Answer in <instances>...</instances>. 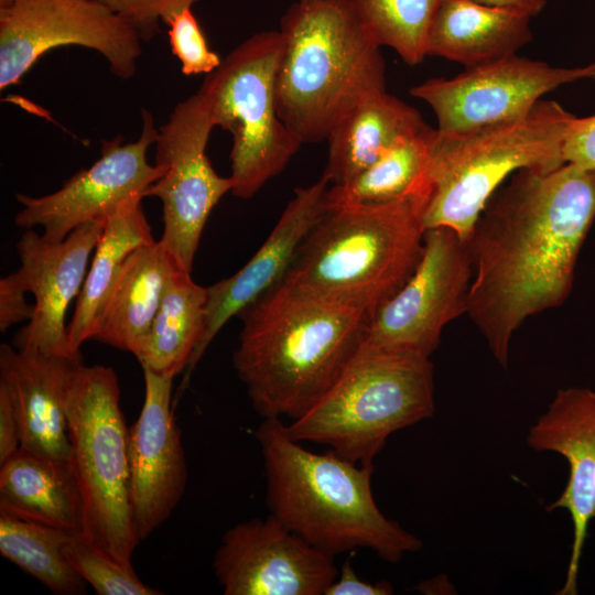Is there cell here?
I'll list each match as a JSON object with an SVG mask.
<instances>
[{
  "mask_svg": "<svg viewBox=\"0 0 595 595\" xmlns=\"http://www.w3.org/2000/svg\"><path fill=\"white\" fill-rule=\"evenodd\" d=\"M266 472V504L289 530L334 556L369 549L398 563L422 541L387 518L371 490L374 465L334 451L314 453L292 439L281 419H263L255 431Z\"/></svg>",
  "mask_w": 595,
  "mask_h": 595,
  "instance_id": "cell-3",
  "label": "cell"
},
{
  "mask_svg": "<svg viewBox=\"0 0 595 595\" xmlns=\"http://www.w3.org/2000/svg\"><path fill=\"white\" fill-rule=\"evenodd\" d=\"M64 552L73 569L99 595H160L145 585L132 565H123L96 548L80 533L69 537Z\"/></svg>",
  "mask_w": 595,
  "mask_h": 595,
  "instance_id": "cell-30",
  "label": "cell"
},
{
  "mask_svg": "<svg viewBox=\"0 0 595 595\" xmlns=\"http://www.w3.org/2000/svg\"><path fill=\"white\" fill-rule=\"evenodd\" d=\"M83 357L48 355L0 346V387L13 405L20 447L58 461H68L71 446L64 392L73 368Z\"/></svg>",
  "mask_w": 595,
  "mask_h": 595,
  "instance_id": "cell-20",
  "label": "cell"
},
{
  "mask_svg": "<svg viewBox=\"0 0 595 595\" xmlns=\"http://www.w3.org/2000/svg\"><path fill=\"white\" fill-rule=\"evenodd\" d=\"M0 511L82 533L83 505L69 461L19 447L0 464Z\"/></svg>",
  "mask_w": 595,
  "mask_h": 595,
  "instance_id": "cell-24",
  "label": "cell"
},
{
  "mask_svg": "<svg viewBox=\"0 0 595 595\" xmlns=\"http://www.w3.org/2000/svg\"><path fill=\"white\" fill-rule=\"evenodd\" d=\"M141 40L102 0H13L0 11V89L19 84L41 56L65 45L97 51L117 77L129 79Z\"/></svg>",
  "mask_w": 595,
  "mask_h": 595,
  "instance_id": "cell-10",
  "label": "cell"
},
{
  "mask_svg": "<svg viewBox=\"0 0 595 595\" xmlns=\"http://www.w3.org/2000/svg\"><path fill=\"white\" fill-rule=\"evenodd\" d=\"M69 464L83 505L85 539L123 565L140 543L130 505L128 437L117 374L78 363L64 392Z\"/></svg>",
  "mask_w": 595,
  "mask_h": 595,
  "instance_id": "cell-8",
  "label": "cell"
},
{
  "mask_svg": "<svg viewBox=\"0 0 595 595\" xmlns=\"http://www.w3.org/2000/svg\"><path fill=\"white\" fill-rule=\"evenodd\" d=\"M75 533L0 511V552L60 595L86 593V582L73 569L64 545Z\"/></svg>",
  "mask_w": 595,
  "mask_h": 595,
  "instance_id": "cell-28",
  "label": "cell"
},
{
  "mask_svg": "<svg viewBox=\"0 0 595 595\" xmlns=\"http://www.w3.org/2000/svg\"><path fill=\"white\" fill-rule=\"evenodd\" d=\"M530 20L470 0H441L428 31L426 56L469 68L513 55L532 39Z\"/></svg>",
  "mask_w": 595,
  "mask_h": 595,
  "instance_id": "cell-22",
  "label": "cell"
},
{
  "mask_svg": "<svg viewBox=\"0 0 595 595\" xmlns=\"http://www.w3.org/2000/svg\"><path fill=\"white\" fill-rule=\"evenodd\" d=\"M142 198L126 201L105 223L67 325L69 344L76 354H80L85 342L93 339L105 301L127 258L138 248L155 241Z\"/></svg>",
  "mask_w": 595,
  "mask_h": 595,
  "instance_id": "cell-25",
  "label": "cell"
},
{
  "mask_svg": "<svg viewBox=\"0 0 595 595\" xmlns=\"http://www.w3.org/2000/svg\"><path fill=\"white\" fill-rule=\"evenodd\" d=\"M430 357L363 345L325 394L286 424L299 442L374 465L388 437L434 413Z\"/></svg>",
  "mask_w": 595,
  "mask_h": 595,
  "instance_id": "cell-7",
  "label": "cell"
},
{
  "mask_svg": "<svg viewBox=\"0 0 595 595\" xmlns=\"http://www.w3.org/2000/svg\"><path fill=\"white\" fill-rule=\"evenodd\" d=\"M473 2L533 18L542 12L547 0H470Z\"/></svg>",
  "mask_w": 595,
  "mask_h": 595,
  "instance_id": "cell-37",
  "label": "cell"
},
{
  "mask_svg": "<svg viewBox=\"0 0 595 595\" xmlns=\"http://www.w3.org/2000/svg\"><path fill=\"white\" fill-rule=\"evenodd\" d=\"M380 46H389L410 66L426 56L428 31L441 0H351Z\"/></svg>",
  "mask_w": 595,
  "mask_h": 595,
  "instance_id": "cell-29",
  "label": "cell"
},
{
  "mask_svg": "<svg viewBox=\"0 0 595 595\" xmlns=\"http://www.w3.org/2000/svg\"><path fill=\"white\" fill-rule=\"evenodd\" d=\"M141 113L142 130L137 141L122 143L121 136L102 140L101 156L60 190L40 197L18 193L21 209L14 217L15 225L25 230L42 227L45 239L62 241L86 223L106 221L126 201L145 197L165 169L148 162L147 153L159 129L149 110Z\"/></svg>",
  "mask_w": 595,
  "mask_h": 595,
  "instance_id": "cell-13",
  "label": "cell"
},
{
  "mask_svg": "<svg viewBox=\"0 0 595 595\" xmlns=\"http://www.w3.org/2000/svg\"><path fill=\"white\" fill-rule=\"evenodd\" d=\"M527 443L539 452H555L569 463L566 486L547 510L562 508L571 516V556L564 585L556 594L575 595L587 529L595 518V389H559L547 411L530 426Z\"/></svg>",
  "mask_w": 595,
  "mask_h": 595,
  "instance_id": "cell-18",
  "label": "cell"
},
{
  "mask_svg": "<svg viewBox=\"0 0 595 595\" xmlns=\"http://www.w3.org/2000/svg\"><path fill=\"white\" fill-rule=\"evenodd\" d=\"M29 293L18 271L0 280V332L6 333L12 325L30 321L34 314V303L26 300Z\"/></svg>",
  "mask_w": 595,
  "mask_h": 595,
  "instance_id": "cell-33",
  "label": "cell"
},
{
  "mask_svg": "<svg viewBox=\"0 0 595 595\" xmlns=\"http://www.w3.org/2000/svg\"><path fill=\"white\" fill-rule=\"evenodd\" d=\"M166 25L171 51L184 75L209 74L221 64L219 55L208 47L192 8L177 13Z\"/></svg>",
  "mask_w": 595,
  "mask_h": 595,
  "instance_id": "cell-31",
  "label": "cell"
},
{
  "mask_svg": "<svg viewBox=\"0 0 595 595\" xmlns=\"http://www.w3.org/2000/svg\"><path fill=\"white\" fill-rule=\"evenodd\" d=\"M144 401L129 428L130 505L140 541L172 515L187 483L182 433L172 407L173 377L142 366Z\"/></svg>",
  "mask_w": 595,
  "mask_h": 595,
  "instance_id": "cell-16",
  "label": "cell"
},
{
  "mask_svg": "<svg viewBox=\"0 0 595 595\" xmlns=\"http://www.w3.org/2000/svg\"><path fill=\"white\" fill-rule=\"evenodd\" d=\"M328 180L299 187L266 241L235 274L207 286L204 329L188 366L194 369L223 326L245 307L277 286L289 271L295 255L326 213Z\"/></svg>",
  "mask_w": 595,
  "mask_h": 595,
  "instance_id": "cell-19",
  "label": "cell"
},
{
  "mask_svg": "<svg viewBox=\"0 0 595 595\" xmlns=\"http://www.w3.org/2000/svg\"><path fill=\"white\" fill-rule=\"evenodd\" d=\"M214 123L198 93L180 101L159 128L155 164L163 175L145 192L162 203L160 242L176 264L192 272L203 229L221 197L232 190L230 176L216 173L206 155Z\"/></svg>",
  "mask_w": 595,
  "mask_h": 595,
  "instance_id": "cell-11",
  "label": "cell"
},
{
  "mask_svg": "<svg viewBox=\"0 0 595 595\" xmlns=\"http://www.w3.org/2000/svg\"><path fill=\"white\" fill-rule=\"evenodd\" d=\"M575 116L540 99L524 116L466 131L433 129L422 223L447 227L468 240L491 196L520 170L563 165V145Z\"/></svg>",
  "mask_w": 595,
  "mask_h": 595,
  "instance_id": "cell-5",
  "label": "cell"
},
{
  "mask_svg": "<svg viewBox=\"0 0 595 595\" xmlns=\"http://www.w3.org/2000/svg\"><path fill=\"white\" fill-rule=\"evenodd\" d=\"M366 310L282 280L237 317L234 368L263 419L300 418L363 344Z\"/></svg>",
  "mask_w": 595,
  "mask_h": 595,
  "instance_id": "cell-2",
  "label": "cell"
},
{
  "mask_svg": "<svg viewBox=\"0 0 595 595\" xmlns=\"http://www.w3.org/2000/svg\"><path fill=\"white\" fill-rule=\"evenodd\" d=\"M424 198L328 209L283 280L374 312L412 274L425 228Z\"/></svg>",
  "mask_w": 595,
  "mask_h": 595,
  "instance_id": "cell-6",
  "label": "cell"
},
{
  "mask_svg": "<svg viewBox=\"0 0 595 595\" xmlns=\"http://www.w3.org/2000/svg\"><path fill=\"white\" fill-rule=\"evenodd\" d=\"M13 0H0V11L8 9Z\"/></svg>",
  "mask_w": 595,
  "mask_h": 595,
  "instance_id": "cell-38",
  "label": "cell"
},
{
  "mask_svg": "<svg viewBox=\"0 0 595 595\" xmlns=\"http://www.w3.org/2000/svg\"><path fill=\"white\" fill-rule=\"evenodd\" d=\"M392 593L393 586L388 581L369 582L360 578L348 558L324 595H390Z\"/></svg>",
  "mask_w": 595,
  "mask_h": 595,
  "instance_id": "cell-35",
  "label": "cell"
},
{
  "mask_svg": "<svg viewBox=\"0 0 595 595\" xmlns=\"http://www.w3.org/2000/svg\"><path fill=\"white\" fill-rule=\"evenodd\" d=\"M106 221H90L74 229L64 240L51 241L26 229L17 242V270L34 298L32 318L15 334L12 346L40 353L83 357L73 351L65 316L84 284L90 255Z\"/></svg>",
  "mask_w": 595,
  "mask_h": 595,
  "instance_id": "cell-17",
  "label": "cell"
},
{
  "mask_svg": "<svg viewBox=\"0 0 595 595\" xmlns=\"http://www.w3.org/2000/svg\"><path fill=\"white\" fill-rule=\"evenodd\" d=\"M20 447V429L11 400L0 387V464Z\"/></svg>",
  "mask_w": 595,
  "mask_h": 595,
  "instance_id": "cell-36",
  "label": "cell"
},
{
  "mask_svg": "<svg viewBox=\"0 0 595 595\" xmlns=\"http://www.w3.org/2000/svg\"><path fill=\"white\" fill-rule=\"evenodd\" d=\"M177 267L160 240L134 250L111 286L93 339L134 356Z\"/></svg>",
  "mask_w": 595,
  "mask_h": 595,
  "instance_id": "cell-23",
  "label": "cell"
},
{
  "mask_svg": "<svg viewBox=\"0 0 595 595\" xmlns=\"http://www.w3.org/2000/svg\"><path fill=\"white\" fill-rule=\"evenodd\" d=\"M206 301L207 288L177 267L150 331L134 354L141 367L173 378L188 368L202 338Z\"/></svg>",
  "mask_w": 595,
  "mask_h": 595,
  "instance_id": "cell-26",
  "label": "cell"
},
{
  "mask_svg": "<svg viewBox=\"0 0 595 595\" xmlns=\"http://www.w3.org/2000/svg\"><path fill=\"white\" fill-rule=\"evenodd\" d=\"M472 278L467 241L447 227L426 229L412 274L370 316L363 345L430 357L444 327L466 313Z\"/></svg>",
  "mask_w": 595,
  "mask_h": 595,
  "instance_id": "cell-12",
  "label": "cell"
},
{
  "mask_svg": "<svg viewBox=\"0 0 595 595\" xmlns=\"http://www.w3.org/2000/svg\"><path fill=\"white\" fill-rule=\"evenodd\" d=\"M584 78H595V62L562 68L513 54L450 79H429L411 88L410 95L433 109L439 130L466 131L520 118L544 94Z\"/></svg>",
  "mask_w": 595,
  "mask_h": 595,
  "instance_id": "cell-14",
  "label": "cell"
},
{
  "mask_svg": "<svg viewBox=\"0 0 595 595\" xmlns=\"http://www.w3.org/2000/svg\"><path fill=\"white\" fill-rule=\"evenodd\" d=\"M213 570L225 595H324L339 572L334 555L270 513L230 527L214 554Z\"/></svg>",
  "mask_w": 595,
  "mask_h": 595,
  "instance_id": "cell-15",
  "label": "cell"
},
{
  "mask_svg": "<svg viewBox=\"0 0 595 595\" xmlns=\"http://www.w3.org/2000/svg\"><path fill=\"white\" fill-rule=\"evenodd\" d=\"M282 52L280 31L256 33L207 74L197 91L214 126L231 134V193L241 199L281 173L303 144L277 111Z\"/></svg>",
  "mask_w": 595,
  "mask_h": 595,
  "instance_id": "cell-9",
  "label": "cell"
},
{
  "mask_svg": "<svg viewBox=\"0 0 595 595\" xmlns=\"http://www.w3.org/2000/svg\"><path fill=\"white\" fill-rule=\"evenodd\" d=\"M280 32L277 111L303 143L326 140L364 97L386 89L381 46L351 0H299Z\"/></svg>",
  "mask_w": 595,
  "mask_h": 595,
  "instance_id": "cell-4",
  "label": "cell"
},
{
  "mask_svg": "<svg viewBox=\"0 0 595 595\" xmlns=\"http://www.w3.org/2000/svg\"><path fill=\"white\" fill-rule=\"evenodd\" d=\"M432 131L431 128L423 134L401 139L348 182L329 186L326 192L327 210L381 205L410 196H420L425 201Z\"/></svg>",
  "mask_w": 595,
  "mask_h": 595,
  "instance_id": "cell-27",
  "label": "cell"
},
{
  "mask_svg": "<svg viewBox=\"0 0 595 595\" xmlns=\"http://www.w3.org/2000/svg\"><path fill=\"white\" fill-rule=\"evenodd\" d=\"M111 10L132 24L144 41L152 40L177 13L191 9L196 0H102Z\"/></svg>",
  "mask_w": 595,
  "mask_h": 595,
  "instance_id": "cell-32",
  "label": "cell"
},
{
  "mask_svg": "<svg viewBox=\"0 0 595 595\" xmlns=\"http://www.w3.org/2000/svg\"><path fill=\"white\" fill-rule=\"evenodd\" d=\"M430 129L415 108L386 89L374 91L353 107L328 134L323 175L331 185L344 184L401 139Z\"/></svg>",
  "mask_w": 595,
  "mask_h": 595,
  "instance_id": "cell-21",
  "label": "cell"
},
{
  "mask_svg": "<svg viewBox=\"0 0 595 595\" xmlns=\"http://www.w3.org/2000/svg\"><path fill=\"white\" fill-rule=\"evenodd\" d=\"M565 163L595 171V115L574 118L563 145Z\"/></svg>",
  "mask_w": 595,
  "mask_h": 595,
  "instance_id": "cell-34",
  "label": "cell"
},
{
  "mask_svg": "<svg viewBox=\"0 0 595 595\" xmlns=\"http://www.w3.org/2000/svg\"><path fill=\"white\" fill-rule=\"evenodd\" d=\"M594 221L595 171L570 163L520 170L486 204L467 240L466 314L504 367L522 323L569 298Z\"/></svg>",
  "mask_w": 595,
  "mask_h": 595,
  "instance_id": "cell-1",
  "label": "cell"
}]
</instances>
